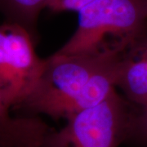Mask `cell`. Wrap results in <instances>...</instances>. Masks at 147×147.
Listing matches in <instances>:
<instances>
[{"instance_id":"cell-1","label":"cell","mask_w":147,"mask_h":147,"mask_svg":"<svg viewBox=\"0 0 147 147\" xmlns=\"http://www.w3.org/2000/svg\"><path fill=\"white\" fill-rule=\"evenodd\" d=\"M78 12V27L58 54L123 53L147 33V0H93Z\"/></svg>"},{"instance_id":"cell-2","label":"cell","mask_w":147,"mask_h":147,"mask_svg":"<svg viewBox=\"0 0 147 147\" xmlns=\"http://www.w3.org/2000/svg\"><path fill=\"white\" fill-rule=\"evenodd\" d=\"M122 53L61 55L46 59V65L30 95L17 109L35 115L68 119L74 102L91 77L108 61Z\"/></svg>"},{"instance_id":"cell-3","label":"cell","mask_w":147,"mask_h":147,"mask_svg":"<svg viewBox=\"0 0 147 147\" xmlns=\"http://www.w3.org/2000/svg\"><path fill=\"white\" fill-rule=\"evenodd\" d=\"M131 110L114 90L100 104L68 118L61 130L53 129L44 147H118L127 141Z\"/></svg>"},{"instance_id":"cell-4","label":"cell","mask_w":147,"mask_h":147,"mask_svg":"<svg viewBox=\"0 0 147 147\" xmlns=\"http://www.w3.org/2000/svg\"><path fill=\"white\" fill-rule=\"evenodd\" d=\"M32 35L19 24L0 25V94L9 108L26 100L46 65L34 51Z\"/></svg>"},{"instance_id":"cell-5","label":"cell","mask_w":147,"mask_h":147,"mask_svg":"<svg viewBox=\"0 0 147 147\" xmlns=\"http://www.w3.org/2000/svg\"><path fill=\"white\" fill-rule=\"evenodd\" d=\"M117 86L133 105L147 103V33L123 53Z\"/></svg>"},{"instance_id":"cell-6","label":"cell","mask_w":147,"mask_h":147,"mask_svg":"<svg viewBox=\"0 0 147 147\" xmlns=\"http://www.w3.org/2000/svg\"><path fill=\"white\" fill-rule=\"evenodd\" d=\"M0 94V147H44L53 128L34 116L13 117Z\"/></svg>"},{"instance_id":"cell-7","label":"cell","mask_w":147,"mask_h":147,"mask_svg":"<svg viewBox=\"0 0 147 147\" xmlns=\"http://www.w3.org/2000/svg\"><path fill=\"white\" fill-rule=\"evenodd\" d=\"M48 0H0V11L7 21L19 24L33 34V30L41 11Z\"/></svg>"},{"instance_id":"cell-8","label":"cell","mask_w":147,"mask_h":147,"mask_svg":"<svg viewBox=\"0 0 147 147\" xmlns=\"http://www.w3.org/2000/svg\"><path fill=\"white\" fill-rule=\"evenodd\" d=\"M127 141L147 147V103L132 107Z\"/></svg>"},{"instance_id":"cell-9","label":"cell","mask_w":147,"mask_h":147,"mask_svg":"<svg viewBox=\"0 0 147 147\" xmlns=\"http://www.w3.org/2000/svg\"><path fill=\"white\" fill-rule=\"evenodd\" d=\"M93 0H48L47 7L55 12L76 11H79Z\"/></svg>"}]
</instances>
